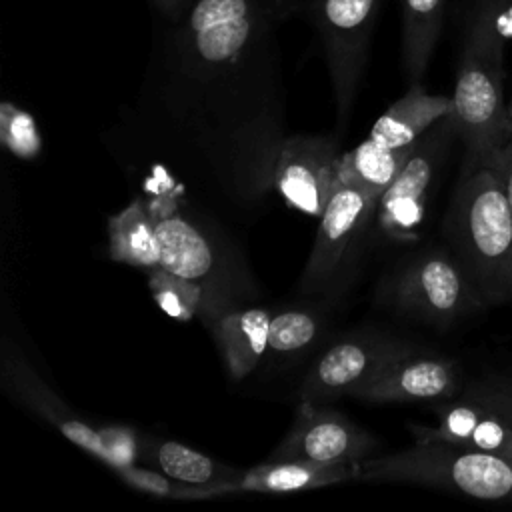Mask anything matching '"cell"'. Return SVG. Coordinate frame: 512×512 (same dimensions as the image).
<instances>
[{
    "mask_svg": "<svg viewBox=\"0 0 512 512\" xmlns=\"http://www.w3.org/2000/svg\"><path fill=\"white\" fill-rule=\"evenodd\" d=\"M444 234L484 306L512 302V214L490 164L464 166Z\"/></svg>",
    "mask_w": 512,
    "mask_h": 512,
    "instance_id": "obj_2",
    "label": "cell"
},
{
    "mask_svg": "<svg viewBox=\"0 0 512 512\" xmlns=\"http://www.w3.org/2000/svg\"><path fill=\"white\" fill-rule=\"evenodd\" d=\"M320 330V320L310 310L286 308L272 312L268 350L276 354H294L308 348Z\"/></svg>",
    "mask_w": 512,
    "mask_h": 512,
    "instance_id": "obj_23",
    "label": "cell"
},
{
    "mask_svg": "<svg viewBox=\"0 0 512 512\" xmlns=\"http://www.w3.org/2000/svg\"><path fill=\"white\" fill-rule=\"evenodd\" d=\"M150 2L166 20L180 18L192 4V0H150Z\"/></svg>",
    "mask_w": 512,
    "mask_h": 512,
    "instance_id": "obj_28",
    "label": "cell"
},
{
    "mask_svg": "<svg viewBox=\"0 0 512 512\" xmlns=\"http://www.w3.org/2000/svg\"><path fill=\"white\" fill-rule=\"evenodd\" d=\"M102 440H104V464L112 470L130 466L136 462L140 452L138 434L128 426H100Z\"/></svg>",
    "mask_w": 512,
    "mask_h": 512,
    "instance_id": "obj_26",
    "label": "cell"
},
{
    "mask_svg": "<svg viewBox=\"0 0 512 512\" xmlns=\"http://www.w3.org/2000/svg\"><path fill=\"white\" fill-rule=\"evenodd\" d=\"M378 196L338 182L318 224L314 248L304 266L300 288L306 294L326 292L350 262L356 242L376 214Z\"/></svg>",
    "mask_w": 512,
    "mask_h": 512,
    "instance_id": "obj_8",
    "label": "cell"
},
{
    "mask_svg": "<svg viewBox=\"0 0 512 512\" xmlns=\"http://www.w3.org/2000/svg\"><path fill=\"white\" fill-rule=\"evenodd\" d=\"M382 0H306L302 12L310 18L322 44L338 114L352 108L364 72L372 30Z\"/></svg>",
    "mask_w": 512,
    "mask_h": 512,
    "instance_id": "obj_5",
    "label": "cell"
},
{
    "mask_svg": "<svg viewBox=\"0 0 512 512\" xmlns=\"http://www.w3.org/2000/svg\"><path fill=\"white\" fill-rule=\"evenodd\" d=\"M296 2H300V4H302V8H304V2H306V0H296Z\"/></svg>",
    "mask_w": 512,
    "mask_h": 512,
    "instance_id": "obj_30",
    "label": "cell"
},
{
    "mask_svg": "<svg viewBox=\"0 0 512 512\" xmlns=\"http://www.w3.org/2000/svg\"><path fill=\"white\" fill-rule=\"evenodd\" d=\"M270 322L272 312L266 308H228L210 318V328L232 378L248 376L266 356Z\"/></svg>",
    "mask_w": 512,
    "mask_h": 512,
    "instance_id": "obj_15",
    "label": "cell"
},
{
    "mask_svg": "<svg viewBox=\"0 0 512 512\" xmlns=\"http://www.w3.org/2000/svg\"><path fill=\"white\" fill-rule=\"evenodd\" d=\"M506 134H508V140H510L512 138V98L506 104Z\"/></svg>",
    "mask_w": 512,
    "mask_h": 512,
    "instance_id": "obj_29",
    "label": "cell"
},
{
    "mask_svg": "<svg viewBox=\"0 0 512 512\" xmlns=\"http://www.w3.org/2000/svg\"><path fill=\"white\" fill-rule=\"evenodd\" d=\"M148 458L170 478L196 486H212L218 482L234 480L242 472L240 468L216 462L210 456L174 440L152 442L148 448Z\"/></svg>",
    "mask_w": 512,
    "mask_h": 512,
    "instance_id": "obj_21",
    "label": "cell"
},
{
    "mask_svg": "<svg viewBox=\"0 0 512 512\" xmlns=\"http://www.w3.org/2000/svg\"><path fill=\"white\" fill-rule=\"evenodd\" d=\"M460 374L452 358L412 346L352 392V398L364 402L448 400L462 390Z\"/></svg>",
    "mask_w": 512,
    "mask_h": 512,
    "instance_id": "obj_12",
    "label": "cell"
},
{
    "mask_svg": "<svg viewBox=\"0 0 512 512\" xmlns=\"http://www.w3.org/2000/svg\"><path fill=\"white\" fill-rule=\"evenodd\" d=\"M402 6V66L410 84L422 80L436 50L446 0H400Z\"/></svg>",
    "mask_w": 512,
    "mask_h": 512,
    "instance_id": "obj_18",
    "label": "cell"
},
{
    "mask_svg": "<svg viewBox=\"0 0 512 512\" xmlns=\"http://www.w3.org/2000/svg\"><path fill=\"white\" fill-rule=\"evenodd\" d=\"M0 376L2 386L10 396L46 418L52 426L58 428L60 434H64L84 452L92 454L98 460H104V440L100 428L90 426L74 410H70V406L58 394H54V390L22 358L18 348L8 344L4 346Z\"/></svg>",
    "mask_w": 512,
    "mask_h": 512,
    "instance_id": "obj_13",
    "label": "cell"
},
{
    "mask_svg": "<svg viewBox=\"0 0 512 512\" xmlns=\"http://www.w3.org/2000/svg\"><path fill=\"white\" fill-rule=\"evenodd\" d=\"M116 474L122 478L124 484H128L130 488L150 494V496H158V498H174V500H184L186 494V486L180 480L170 478L168 474H164L162 470H152V468H142L136 464L118 468Z\"/></svg>",
    "mask_w": 512,
    "mask_h": 512,
    "instance_id": "obj_25",
    "label": "cell"
},
{
    "mask_svg": "<svg viewBox=\"0 0 512 512\" xmlns=\"http://www.w3.org/2000/svg\"><path fill=\"white\" fill-rule=\"evenodd\" d=\"M340 154L324 136H294L278 152L274 184L296 210L320 218L336 184Z\"/></svg>",
    "mask_w": 512,
    "mask_h": 512,
    "instance_id": "obj_11",
    "label": "cell"
},
{
    "mask_svg": "<svg viewBox=\"0 0 512 512\" xmlns=\"http://www.w3.org/2000/svg\"><path fill=\"white\" fill-rule=\"evenodd\" d=\"M296 0H192L160 42L166 90L184 102L246 98L272 78L276 30Z\"/></svg>",
    "mask_w": 512,
    "mask_h": 512,
    "instance_id": "obj_1",
    "label": "cell"
},
{
    "mask_svg": "<svg viewBox=\"0 0 512 512\" xmlns=\"http://www.w3.org/2000/svg\"><path fill=\"white\" fill-rule=\"evenodd\" d=\"M148 288L158 308L174 320L188 322L202 308V286L162 266L150 268Z\"/></svg>",
    "mask_w": 512,
    "mask_h": 512,
    "instance_id": "obj_22",
    "label": "cell"
},
{
    "mask_svg": "<svg viewBox=\"0 0 512 512\" xmlns=\"http://www.w3.org/2000/svg\"><path fill=\"white\" fill-rule=\"evenodd\" d=\"M360 478V462L318 464L306 460H268L248 470H242L234 480L212 486H196L194 500L228 496L236 492H300L328 484H340Z\"/></svg>",
    "mask_w": 512,
    "mask_h": 512,
    "instance_id": "obj_14",
    "label": "cell"
},
{
    "mask_svg": "<svg viewBox=\"0 0 512 512\" xmlns=\"http://www.w3.org/2000/svg\"><path fill=\"white\" fill-rule=\"evenodd\" d=\"M414 344L388 334H354L330 346L300 386V402L326 404L352 396Z\"/></svg>",
    "mask_w": 512,
    "mask_h": 512,
    "instance_id": "obj_9",
    "label": "cell"
},
{
    "mask_svg": "<svg viewBox=\"0 0 512 512\" xmlns=\"http://www.w3.org/2000/svg\"><path fill=\"white\" fill-rule=\"evenodd\" d=\"M450 110L452 96L430 94L420 82L410 84L408 92L374 122L368 140L388 150L410 146Z\"/></svg>",
    "mask_w": 512,
    "mask_h": 512,
    "instance_id": "obj_16",
    "label": "cell"
},
{
    "mask_svg": "<svg viewBox=\"0 0 512 512\" xmlns=\"http://www.w3.org/2000/svg\"><path fill=\"white\" fill-rule=\"evenodd\" d=\"M360 480L410 482L478 500L512 502V458L446 440H416L400 452L360 462Z\"/></svg>",
    "mask_w": 512,
    "mask_h": 512,
    "instance_id": "obj_4",
    "label": "cell"
},
{
    "mask_svg": "<svg viewBox=\"0 0 512 512\" xmlns=\"http://www.w3.org/2000/svg\"><path fill=\"white\" fill-rule=\"evenodd\" d=\"M498 6V0H478L466 22L450 110L454 132L466 148L464 166L490 164L508 142Z\"/></svg>",
    "mask_w": 512,
    "mask_h": 512,
    "instance_id": "obj_3",
    "label": "cell"
},
{
    "mask_svg": "<svg viewBox=\"0 0 512 512\" xmlns=\"http://www.w3.org/2000/svg\"><path fill=\"white\" fill-rule=\"evenodd\" d=\"M108 252L114 262L140 268L160 266L156 222L140 200H132L108 220Z\"/></svg>",
    "mask_w": 512,
    "mask_h": 512,
    "instance_id": "obj_19",
    "label": "cell"
},
{
    "mask_svg": "<svg viewBox=\"0 0 512 512\" xmlns=\"http://www.w3.org/2000/svg\"><path fill=\"white\" fill-rule=\"evenodd\" d=\"M0 140L22 160H32L42 150V138L34 116L8 100L0 104Z\"/></svg>",
    "mask_w": 512,
    "mask_h": 512,
    "instance_id": "obj_24",
    "label": "cell"
},
{
    "mask_svg": "<svg viewBox=\"0 0 512 512\" xmlns=\"http://www.w3.org/2000/svg\"><path fill=\"white\" fill-rule=\"evenodd\" d=\"M380 450V440L342 412L324 404L300 402L298 414L268 460H306L318 464L362 462Z\"/></svg>",
    "mask_w": 512,
    "mask_h": 512,
    "instance_id": "obj_10",
    "label": "cell"
},
{
    "mask_svg": "<svg viewBox=\"0 0 512 512\" xmlns=\"http://www.w3.org/2000/svg\"><path fill=\"white\" fill-rule=\"evenodd\" d=\"M156 222L160 246V266L200 284L214 270V252L208 238L178 214L164 216Z\"/></svg>",
    "mask_w": 512,
    "mask_h": 512,
    "instance_id": "obj_17",
    "label": "cell"
},
{
    "mask_svg": "<svg viewBox=\"0 0 512 512\" xmlns=\"http://www.w3.org/2000/svg\"><path fill=\"white\" fill-rule=\"evenodd\" d=\"M388 294L400 312L436 326L486 308L458 258L446 250L412 258L392 278Z\"/></svg>",
    "mask_w": 512,
    "mask_h": 512,
    "instance_id": "obj_6",
    "label": "cell"
},
{
    "mask_svg": "<svg viewBox=\"0 0 512 512\" xmlns=\"http://www.w3.org/2000/svg\"><path fill=\"white\" fill-rule=\"evenodd\" d=\"M454 136V124L450 114H446L418 138L414 152L380 196L376 220L380 230L392 240L412 242L418 238L428 190Z\"/></svg>",
    "mask_w": 512,
    "mask_h": 512,
    "instance_id": "obj_7",
    "label": "cell"
},
{
    "mask_svg": "<svg viewBox=\"0 0 512 512\" xmlns=\"http://www.w3.org/2000/svg\"><path fill=\"white\" fill-rule=\"evenodd\" d=\"M490 166L496 170L500 184L504 188L508 206H510V214H512V138L496 152V156L492 158Z\"/></svg>",
    "mask_w": 512,
    "mask_h": 512,
    "instance_id": "obj_27",
    "label": "cell"
},
{
    "mask_svg": "<svg viewBox=\"0 0 512 512\" xmlns=\"http://www.w3.org/2000/svg\"><path fill=\"white\" fill-rule=\"evenodd\" d=\"M416 142L398 150H388L366 138L356 148L340 156L338 182L358 186L380 198L414 152Z\"/></svg>",
    "mask_w": 512,
    "mask_h": 512,
    "instance_id": "obj_20",
    "label": "cell"
}]
</instances>
